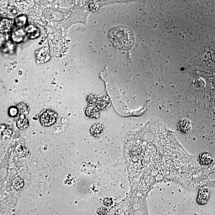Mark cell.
Listing matches in <instances>:
<instances>
[{
  "label": "cell",
  "mask_w": 215,
  "mask_h": 215,
  "mask_svg": "<svg viewBox=\"0 0 215 215\" xmlns=\"http://www.w3.org/2000/svg\"><path fill=\"white\" fill-rule=\"evenodd\" d=\"M110 42L116 48L122 50L131 49L135 42L133 33L126 27H117L112 29L109 33Z\"/></svg>",
  "instance_id": "6da1fadb"
},
{
  "label": "cell",
  "mask_w": 215,
  "mask_h": 215,
  "mask_svg": "<svg viewBox=\"0 0 215 215\" xmlns=\"http://www.w3.org/2000/svg\"><path fill=\"white\" fill-rule=\"evenodd\" d=\"M56 114L54 112L47 110L44 112L41 116L40 121L43 125L48 127L52 125L56 120Z\"/></svg>",
  "instance_id": "7a4b0ae2"
},
{
  "label": "cell",
  "mask_w": 215,
  "mask_h": 215,
  "mask_svg": "<svg viewBox=\"0 0 215 215\" xmlns=\"http://www.w3.org/2000/svg\"><path fill=\"white\" fill-rule=\"evenodd\" d=\"M210 190L209 188L204 186L200 189L197 198V202L199 204H206L209 200Z\"/></svg>",
  "instance_id": "3957f363"
},
{
  "label": "cell",
  "mask_w": 215,
  "mask_h": 215,
  "mask_svg": "<svg viewBox=\"0 0 215 215\" xmlns=\"http://www.w3.org/2000/svg\"><path fill=\"white\" fill-rule=\"evenodd\" d=\"M26 33L23 28L18 27L15 28L12 31V38L13 40L16 43H20L24 40Z\"/></svg>",
  "instance_id": "277c9868"
},
{
  "label": "cell",
  "mask_w": 215,
  "mask_h": 215,
  "mask_svg": "<svg viewBox=\"0 0 215 215\" xmlns=\"http://www.w3.org/2000/svg\"><path fill=\"white\" fill-rule=\"evenodd\" d=\"M13 26V22L10 19L3 18L0 21V32L6 33L11 31Z\"/></svg>",
  "instance_id": "5b68a950"
},
{
  "label": "cell",
  "mask_w": 215,
  "mask_h": 215,
  "mask_svg": "<svg viewBox=\"0 0 215 215\" xmlns=\"http://www.w3.org/2000/svg\"><path fill=\"white\" fill-rule=\"evenodd\" d=\"M98 108L101 110H105L108 109L110 106V101L109 97L102 96L97 99L96 102Z\"/></svg>",
  "instance_id": "8992f818"
},
{
  "label": "cell",
  "mask_w": 215,
  "mask_h": 215,
  "mask_svg": "<svg viewBox=\"0 0 215 215\" xmlns=\"http://www.w3.org/2000/svg\"><path fill=\"white\" fill-rule=\"evenodd\" d=\"M37 61L40 63H44L50 59V55L47 48L43 49L39 51L36 55Z\"/></svg>",
  "instance_id": "52a82bcc"
},
{
  "label": "cell",
  "mask_w": 215,
  "mask_h": 215,
  "mask_svg": "<svg viewBox=\"0 0 215 215\" xmlns=\"http://www.w3.org/2000/svg\"><path fill=\"white\" fill-rule=\"evenodd\" d=\"M179 129L181 132L186 133L190 132L191 130V123L187 119L181 120L179 122Z\"/></svg>",
  "instance_id": "ba28073f"
},
{
  "label": "cell",
  "mask_w": 215,
  "mask_h": 215,
  "mask_svg": "<svg viewBox=\"0 0 215 215\" xmlns=\"http://www.w3.org/2000/svg\"><path fill=\"white\" fill-rule=\"evenodd\" d=\"M87 115L91 118H98L100 116V112L98 108L94 105H91L87 107L86 110Z\"/></svg>",
  "instance_id": "9c48e42d"
},
{
  "label": "cell",
  "mask_w": 215,
  "mask_h": 215,
  "mask_svg": "<svg viewBox=\"0 0 215 215\" xmlns=\"http://www.w3.org/2000/svg\"><path fill=\"white\" fill-rule=\"evenodd\" d=\"M25 31L28 38L31 39L36 38L40 36V31L38 28L32 25L28 26Z\"/></svg>",
  "instance_id": "30bf717a"
},
{
  "label": "cell",
  "mask_w": 215,
  "mask_h": 215,
  "mask_svg": "<svg viewBox=\"0 0 215 215\" xmlns=\"http://www.w3.org/2000/svg\"><path fill=\"white\" fill-rule=\"evenodd\" d=\"M103 130V127L101 124H96L94 125L91 127V134L95 137H99L102 135Z\"/></svg>",
  "instance_id": "8fae6325"
},
{
  "label": "cell",
  "mask_w": 215,
  "mask_h": 215,
  "mask_svg": "<svg viewBox=\"0 0 215 215\" xmlns=\"http://www.w3.org/2000/svg\"><path fill=\"white\" fill-rule=\"evenodd\" d=\"M210 155L208 153H204L200 155V162L201 164H208L212 161Z\"/></svg>",
  "instance_id": "7c38bea8"
},
{
  "label": "cell",
  "mask_w": 215,
  "mask_h": 215,
  "mask_svg": "<svg viewBox=\"0 0 215 215\" xmlns=\"http://www.w3.org/2000/svg\"><path fill=\"white\" fill-rule=\"evenodd\" d=\"M18 110L20 114L27 115L29 113V109L28 106L26 104L20 103L17 106Z\"/></svg>",
  "instance_id": "4fadbf2b"
},
{
  "label": "cell",
  "mask_w": 215,
  "mask_h": 215,
  "mask_svg": "<svg viewBox=\"0 0 215 215\" xmlns=\"http://www.w3.org/2000/svg\"><path fill=\"white\" fill-rule=\"evenodd\" d=\"M27 18L24 16L18 17L15 20V23L18 27L23 28L26 24Z\"/></svg>",
  "instance_id": "5bb4252c"
},
{
  "label": "cell",
  "mask_w": 215,
  "mask_h": 215,
  "mask_svg": "<svg viewBox=\"0 0 215 215\" xmlns=\"http://www.w3.org/2000/svg\"><path fill=\"white\" fill-rule=\"evenodd\" d=\"M17 126L21 129H26L29 126V122L26 118H21L18 121Z\"/></svg>",
  "instance_id": "9a60e30c"
},
{
  "label": "cell",
  "mask_w": 215,
  "mask_h": 215,
  "mask_svg": "<svg viewBox=\"0 0 215 215\" xmlns=\"http://www.w3.org/2000/svg\"><path fill=\"white\" fill-rule=\"evenodd\" d=\"M97 100L96 96L94 95H90L87 97V100L91 105H95Z\"/></svg>",
  "instance_id": "2e32d148"
},
{
  "label": "cell",
  "mask_w": 215,
  "mask_h": 215,
  "mask_svg": "<svg viewBox=\"0 0 215 215\" xmlns=\"http://www.w3.org/2000/svg\"><path fill=\"white\" fill-rule=\"evenodd\" d=\"M104 204L106 206H110L113 204V202L112 199L106 198L103 200Z\"/></svg>",
  "instance_id": "e0dca14e"
},
{
  "label": "cell",
  "mask_w": 215,
  "mask_h": 215,
  "mask_svg": "<svg viewBox=\"0 0 215 215\" xmlns=\"http://www.w3.org/2000/svg\"><path fill=\"white\" fill-rule=\"evenodd\" d=\"M18 111L16 109V108H12L10 110V114L12 116H15L16 115Z\"/></svg>",
  "instance_id": "ac0fdd59"
},
{
  "label": "cell",
  "mask_w": 215,
  "mask_h": 215,
  "mask_svg": "<svg viewBox=\"0 0 215 215\" xmlns=\"http://www.w3.org/2000/svg\"><path fill=\"white\" fill-rule=\"evenodd\" d=\"M106 211V210L105 208H102L99 209L98 212L99 214H103V213H105Z\"/></svg>",
  "instance_id": "d6986e66"
}]
</instances>
